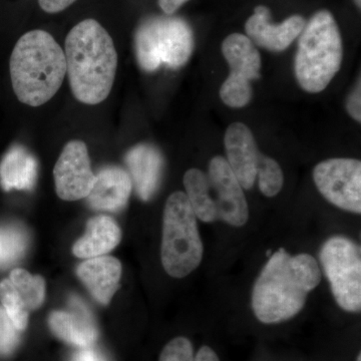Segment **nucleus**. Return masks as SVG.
I'll return each mask as SVG.
<instances>
[{"label":"nucleus","mask_w":361,"mask_h":361,"mask_svg":"<svg viewBox=\"0 0 361 361\" xmlns=\"http://www.w3.org/2000/svg\"><path fill=\"white\" fill-rule=\"evenodd\" d=\"M320 281L322 270L313 256H292L280 249L271 256L254 284V314L265 324L291 319L303 310L308 294Z\"/></svg>","instance_id":"1"},{"label":"nucleus","mask_w":361,"mask_h":361,"mask_svg":"<svg viewBox=\"0 0 361 361\" xmlns=\"http://www.w3.org/2000/svg\"><path fill=\"white\" fill-rule=\"evenodd\" d=\"M65 56L73 97L90 106L104 102L115 82L118 54L101 23L85 20L71 28L66 39Z\"/></svg>","instance_id":"2"},{"label":"nucleus","mask_w":361,"mask_h":361,"mask_svg":"<svg viewBox=\"0 0 361 361\" xmlns=\"http://www.w3.org/2000/svg\"><path fill=\"white\" fill-rule=\"evenodd\" d=\"M11 84L18 101L39 106L51 101L66 75L65 51L45 30L26 32L9 61Z\"/></svg>","instance_id":"3"},{"label":"nucleus","mask_w":361,"mask_h":361,"mask_svg":"<svg viewBox=\"0 0 361 361\" xmlns=\"http://www.w3.org/2000/svg\"><path fill=\"white\" fill-rule=\"evenodd\" d=\"M295 75L301 89L317 94L329 87L341 68L343 47L341 30L329 11H317L299 35Z\"/></svg>","instance_id":"4"},{"label":"nucleus","mask_w":361,"mask_h":361,"mask_svg":"<svg viewBox=\"0 0 361 361\" xmlns=\"http://www.w3.org/2000/svg\"><path fill=\"white\" fill-rule=\"evenodd\" d=\"M204 247L197 217L186 194L175 192L164 209L161 263L170 276L184 278L203 259Z\"/></svg>","instance_id":"5"},{"label":"nucleus","mask_w":361,"mask_h":361,"mask_svg":"<svg viewBox=\"0 0 361 361\" xmlns=\"http://www.w3.org/2000/svg\"><path fill=\"white\" fill-rule=\"evenodd\" d=\"M135 49L142 71L152 73L163 65L180 68L186 65L193 52V30L178 16H151L137 28Z\"/></svg>","instance_id":"6"},{"label":"nucleus","mask_w":361,"mask_h":361,"mask_svg":"<svg viewBox=\"0 0 361 361\" xmlns=\"http://www.w3.org/2000/svg\"><path fill=\"white\" fill-rule=\"evenodd\" d=\"M320 262L337 304L348 312H360V247L345 237H332L322 246Z\"/></svg>","instance_id":"7"},{"label":"nucleus","mask_w":361,"mask_h":361,"mask_svg":"<svg viewBox=\"0 0 361 361\" xmlns=\"http://www.w3.org/2000/svg\"><path fill=\"white\" fill-rule=\"evenodd\" d=\"M313 180L322 196L342 210L361 213V161L329 159L318 164Z\"/></svg>","instance_id":"8"},{"label":"nucleus","mask_w":361,"mask_h":361,"mask_svg":"<svg viewBox=\"0 0 361 361\" xmlns=\"http://www.w3.org/2000/svg\"><path fill=\"white\" fill-rule=\"evenodd\" d=\"M56 194L65 201L87 198L96 175L90 167L89 151L82 141L68 142L54 169Z\"/></svg>","instance_id":"9"},{"label":"nucleus","mask_w":361,"mask_h":361,"mask_svg":"<svg viewBox=\"0 0 361 361\" xmlns=\"http://www.w3.org/2000/svg\"><path fill=\"white\" fill-rule=\"evenodd\" d=\"M209 183L218 220L242 227L249 219V208L243 188L223 157H214L209 164Z\"/></svg>","instance_id":"10"},{"label":"nucleus","mask_w":361,"mask_h":361,"mask_svg":"<svg viewBox=\"0 0 361 361\" xmlns=\"http://www.w3.org/2000/svg\"><path fill=\"white\" fill-rule=\"evenodd\" d=\"M306 21L301 16H292L279 25H273L270 11L258 6L247 20L245 32L253 44L271 51H282L302 32Z\"/></svg>","instance_id":"11"},{"label":"nucleus","mask_w":361,"mask_h":361,"mask_svg":"<svg viewBox=\"0 0 361 361\" xmlns=\"http://www.w3.org/2000/svg\"><path fill=\"white\" fill-rule=\"evenodd\" d=\"M227 163L243 189L253 187L257 179L259 152L251 130L242 123H233L224 139Z\"/></svg>","instance_id":"12"},{"label":"nucleus","mask_w":361,"mask_h":361,"mask_svg":"<svg viewBox=\"0 0 361 361\" xmlns=\"http://www.w3.org/2000/svg\"><path fill=\"white\" fill-rule=\"evenodd\" d=\"M52 334L78 348H90L97 341V329L84 303L73 297L68 311H54L49 316Z\"/></svg>","instance_id":"13"},{"label":"nucleus","mask_w":361,"mask_h":361,"mask_svg":"<svg viewBox=\"0 0 361 361\" xmlns=\"http://www.w3.org/2000/svg\"><path fill=\"white\" fill-rule=\"evenodd\" d=\"M125 161L137 196L149 201L158 190L163 174L164 159L160 151L152 145L140 144L128 152Z\"/></svg>","instance_id":"14"},{"label":"nucleus","mask_w":361,"mask_h":361,"mask_svg":"<svg viewBox=\"0 0 361 361\" xmlns=\"http://www.w3.org/2000/svg\"><path fill=\"white\" fill-rule=\"evenodd\" d=\"M133 183L129 173L118 167H106L96 175L87 203L99 211L116 212L127 205Z\"/></svg>","instance_id":"15"},{"label":"nucleus","mask_w":361,"mask_h":361,"mask_svg":"<svg viewBox=\"0 0 361 361\" xmlns=\"http://www.w3.org/2000/svg\"><path fill=\"white\" fill-rule=\"evenodd\" d=\"M78 276L102 304L110 303L120 286L122 264L109 256L90 258L78 267Z\"/></svg>","instance_id":"16"},{"label":"nucleus","mask_w":361,"mask_h":361,"mask_svg":"<svg viewBox=\"0 0 361 361\" xmlns=\"http://www.w3.org/2000/svg\"><path fill=\"white\" fill-rule=\"evenodd\" d=\"M122 239L118 224L108 216H97L87 224L85 234L73 245V252L78 258H94L113 250Z\"/></svg>","instance_id":"17"},{"label":"nucleus","mask_w":361,"mask_h":361,"mask_svg":"<svg viewBox=\"0 0 361 361\" xmlns=\"http://www.w3.org/2000/svg\"><path fill=\"white\" fill-rule=\"evenodd\" d=\"M37 177V163L25 148L14 146L0 164V184L6 191L32 190Z\"/></svg>","instance_id":"18"},{"label":"nucleus","mask_w":361,"mask_h":361,"mask_svg":"<svg viewBox=\"0 0 361 361\" xmlns=\"http://www.w3.org/2000/svg\"><path fill=\"white\" fill-rule=\"evenodd\" d=\"M222 52L231 71L230 75L250 82L260 78V54L247 35L232 33L226 37Z\"/></svg>","instance_id":"19"},{"label":"nucleus","mask_w":361,"mask_h":361,"mask_svg":"<svg viewBox=\"0 0 361 361\" xmlns=\"http://www.w3.org/2000/svg\"><path fill=\"white\" fill-rule=\"evenodd\" d=\"M184 186L196 217L206 223L218 220L208 176L199 169H190L184 176Z\"/></svg>","instance_id":"20"},{"label":"nucleus","mask_w":361,"mask_h":361,"mask_svg":"<svg viewBox=\"0 0 361 361\" xmlns=\"http://www.w3.org/2000/svg\"><path fill=\"white\" fill-rule=\"evenodd\" d=\"M27 234L16 224L0 225V268L18 262L27 248Z\"/></svg>","instance_id":"21"},{"label":"nucleus","mask_w":361,"mask_h":361,"mask_svg":"<svg viewBox=\"0 0 361 361\" xmlns=\"http://www.w3.org/2000/svg\"><path fill=\"white\" fill-rule=\"evenodd\" d=\"M9 279L25 300L30 311L37 310L44 301L45 282L44 278L33 276L30 272L16 268L11 272Z\"/></svg>","instance_id":"22"},{"label":"nucleus","mask_w":361,"mask_h":361,"mask_svg":"<svg viewBox=\"0 0 361 361\" xmlns=\"http://www.w3.org/2000/svg\"><path fill=\"white\" fill-rule=\"evenodd\" d=\"M0 301L16 329L20 331L25 330L30 311L9 278L0 282Z\"/></svg>","instance_id":"23"},{"label":"nucleus","mask_w":361,"mask_h":361,"mask_svg":"<svg viewBox=\"0 0 361 361\" xmlns=\"http://www.w3.org/2000/svg\"><path fill=\"white\" fill-rule=\"evenodd\" d=\"M259 189L266 197L276 196L284 184L283 171L274 159L261 154L257 168Z\"/></svg>","instance_id":"24"},{"label":"nucleus","mask_w":361,"mask_h":361,"mask_svg":"<svg viewBox=\"0 0 361 361\" xmlns=\"http://www.w3.org/2000/svg\"><path fill=\"white\" fill-rule=\"evenodd\" d=\"M223 103L230 108L240 109L250 103L252 87L250 80L229 75L220 89Z\"/></svg>","instance_id":"25"},{"label":"nucleus","mask_w":361,"mask_h":361,"mask_svg":"<svg viewBox=\"0 0 361 361\" xmlns=\"http://www.w3.org/2000/svg\"><path fill=\"white\" fill-rule=\"evenodd\" d=\"M20 330L11 322L4 307H0V355H9L18 348Z\"/></svg>","instance_id":"26"},{"label":"nucleus","mask_w":361,"mask_h":361,"mask_svg":"<svg viewBox=\"0 0 361 361\" xmlns=\"http://www.w3.org/2000/svg\"><path fill=\"white\" fill-rule=\"evenodd\" d=\"M159 361H195L193 344L186 337H176L163 348Z\"/></svg>","instance_id":"27"},{"label":"nucleus","mask_w":361,"mask_h":361,"mask_svg":"<svg viewBox=\"0 0 361 361\" xmlns=\"http://www.w3.org/2000/svg\"><path fill=\"white\" fill-rule=\"evenodd\" d=\"M346 109L351 118H355L358 123L361 122V85L360 80H358L355 90L351 92L350 96L348 97V102H346Z\"/></svg>","instance_id":"28"},{"label":"nucleus","mask_w":361,"mask_h":361,"mask_svg":"<svg viewBox=\"0 0 361 361\" xmlns=\"http://www.w3.org/2000/svg\"><path fill=\"white\" fill-rule=\"evenodd\" d=\"M77 0H39L40 8L47 13H58L65 11Z\"/></svg>","instance_id":"29"},{"label":"nucleus","mask_w":361,"mask_h":361,"mask_svg":"<svg viewBox=\"0 0 361 361\" xmlns=\"http://www.w3.org/2000/svg\"><path fill=\"white\" fill-rule=\"evenodd\" d=\"M70 361H101V357L94 349L82 348L80 350L73 353Z\"/></svg>","instance_id":"30"},{"label":"nucleus","mask_w":361,"mask_h":361,"mask_svg":"<svg viewBox=\"0 0 361 361\" xmlns=\"http://www.w3.org/2000/svg\"><path fill=\"white\" fill-rule=\"evenodd\" d=\"M190 0H159V6L167 16H172L183 4Z\"/></svg>","instance_id":"31"},{"label":"nucleus","mask_w":361,"mask_h":361,"mask_svg":"<svg viewBox=\"0 0 361 361\" xmlns=\"http://www.w3.org/2000/svg\"><path fill=\"white\" fill-rule=\"evenodd\" d=\"M195 361H220V360L212 348L204 345L195 355Z\"/></svg>","instance_id":"32"},{"label":"nucleus","mask_w":361,"mask_h":361,"mask_svg":"<svg viewBox=\"0 0 361 361\" xmlns=\"http://www.w3.org/2000/svg\"><path fill=\"white\" fill-rule=\"evenodd\" d=\"M355 6L360 8L361 7V0H355Z\"/></svg>","instance_id":"33"},{"label":"nucleus","mask_w":361,"mask_h":361,"mask_svg":"<svg viewBox=\"0 0 361 361\" xmlns=\"http://www.w3.org/2000/svg\"><path fill=\"white\" fill-rule=\"evenodd\" d=\"M356 361H361V355H360H360H358V356H357V360H356Z\"/></svg>","instance_id":"34"}]
</instances>
